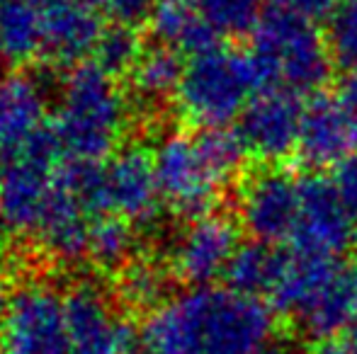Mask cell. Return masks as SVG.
Instances as JSON below:
<instances>
[{"mask_svg":"<svg viewBox=\"0 0 357 354\" xmlns=\"http://www.w3.org/2000/svg\"><path fill=\"white\" fill-rule=\"evenodd\" d=\"M52 134L47 86L27 71L0 78V153L13 161Z\"/></svg>","mask_w":357,"mask_h":354,"instance_id":"4fadbf2b","label":"cell"},{"mask_svg":"<svg viewBox=\"0 0 357 354\" xmlns=\"http://www.w3.org/2000/svg\"><path fill=\"white\" fill-rule=\"evenodd\" d=\"M129 124V104L114 78L98 63H78L59 90L52 127L61 151L78 163L114 153Z\"/></svg>","mask_w":357,"mask_h":354,"instance_id":"7a4b0ae2","label":"cell"},{"mask_svg":"<svg viewBox=\"0 0 357 354\" xmlns=\"http://www.w3.org/2000/svg\"><path fill=\"white\" fill-rule=\"evenodd\" d=\"M0 3H3V0H0Z\"/></svg>","mask_w":357,"mask_h":354,"instance_id":"74e56055","label":"cell"},{"mask_svg":"<svg viewBox=\"0 0 357 354\" xmlns=\"http://www.w3.org/2000/svg\"><path fill=\"white\" fill-rule=\"evenodd\" d=\"M353 243L350 214L333 182L321 175L299 179V221L291 236V250L338 260Z\"/></svg>","mask_w":357,"mask_h":354,"instance_id":"9c48e42d","label":"cell"},{"mask_svg":"<svg viewBox=\"0 0 357 354\" xmlns=\"http://www.w3.org/2000/svg\"><path fill=\"white\" fill-rule=\"evenodd\" d=\"M165 291H168V277L151 260H134L119 272V296L132 308L153 313L165 303Z\"/></svg>","mask_w":357,"mask_h":354,"instance_id":"d4e9b609","label":"cell"},{"mask_svg":"<svg viewBox=\"0 0 357 354\" xmlns=\"http://www.w3.org/2000/svg\"><path fill=\"white\" fill-rule=\"evenodd\" d=\"M144 54L142 39L132 24H117L114 22L109 29H105L95 47V63L109 76H124L132 73L137 66L139 56Z\"/></svg>","mask_w":357,"mask_h":354,"instance_id":"4316f807","label":"cell"},{"mask_svg":"<svg viewBox=\"0 0 357 354\" xmlns=\"http://www.w3.org/2000/svg\"><path fill=\"white\" fill-rule=\"evenodd\" d=\"M284 252L275 250L273 246L260 241H250L238 246L229 267L224 272L226 289L241 293V296H263L270 293L282 269Z\"/></svg>","mask_w":357,"mask_h":354,"instance_id":"7402d4cb","label":"cell"},{"mask_svg":"<svg viewBox=\"0 0 357 354\" xmlns=\"http://www.w3.org/2000/svg\"><path fill=\"white\" fill-rule=\"evenodd\" d=\"M299 158L311 168L340 166L357 153V122L338 97L314 95L304 107L301 119Z\"/></svg>","mask_w":357,"mask_h":354,"instance_id":"2e32d148","label":"cell"},{"mask_svg":"<svg viewBox=\"0 0 357 354\" xmlns=\"http://www.w3.org/2000/svg\"><path fill=\"white\" fill-rule=\"evenodd\" d=\"M153 163L160 194L175 211L190 218L212 214L224 182L207 163L197 136L165 134L153 148Z\"/></svg>","mask_w":357,"mask_h":354,"instance_id":"52a82bcc","label":"cell"},{"mask_svg":"<svg viewBox=\"0 0 357 354\" xmlns=\"http://www.w3.org/2000/svg\"><path fill=\"white\" fill-rule=\"evenodd\" d=\"M263 90L284 88L291 92H316L331 78V49L314 22L284 10L270 8L253 29L250 49Z\"/></svg>","mask_w":357,"mask_h":354,"instance_id":"3957f363","label":"cell"},{"mask_svg":"<svg viewBox=\"0 0 357 354\" xmlns=\"http://www.w3.org/2000/svg\"><path fill=\"white\" fill-rule=\"evenodd\" d=\"M93 214L95 209L75 187L66 168H56L52 197H49L42 223L34 233V243L54 260H78L80 255H85V248H88Z\"/></svg>","mask_w":357,"mask_h":354,"instance_id":"9a60e30c","label":"cell"},{"mask_svg":"<svg viewBox=\"0 0 357 354\" xmlns=\"http://www.w3.org/2000/svg\"><path fill=\"white\" fill-rule=\"evenodd\" d=\"M151 29L163 47L192 58L219 47L221 37L188 0H160L151 13Z\"/></svg>","mask_w":357,"mask_h":354,"instance_id":"d6986e66","label":"cell"},{"mask_svg":"<svg viewBox=\"0 0 357 354\" xmlns=\"http://www.w3.org/2000/svg\"><path fill=\"white\" fill-rule=\"evenodd\" d=\"M160 187L155 175L153 151L127 146L114 151L102 166L105 211L134 223H151L160 209Z\"/></svg>","mask_w":357,"mask_h":354,"instance_id":"7c38bea8","label":"cell"},{"mask_svg":"<svg viewBox=\"0 0 357 354\" xmlns=\"http://www.w3.org/2000/svg\"><path fill=\"white\" fill-rule=\"evenodd\" d=\"M219 34H248L263 17L265 0H188Z\"/></svg>","mask_w":357,"mask_h":354,"instance_id":"484cf974","label":"cell"},{"mask_svg":"<svg viewBox=\"0 0 357 354\" xmlns=\"http://www.w3.org/2000/svg\"><path fill=\"white\" fill-rule=\"evenodd\" d=\"M61 151L56 134L24 156L5 163L0 172V223L20 238H34L54 189V158Z\"/></svg>","mask_w":357,"mask_h":354,"instance_id":"8992f818","label":"cell"},{"mask_svg":"<svg viewBox=\"0 0 357 354\" xmlns=\"http://www.w3.org/2000/svg\"><path fill=\"white\" fill-rule=\"evenodd\" d=\"M304 107L299 95L284 88H268L250 99L238 119V134L248 153L265 163H280L296 151Z\"/></svg>","mask_w":357,"mask_h":354,"instance_id":"8fae6325","label":"cell"},{"mask_svg":"<svg viewBox=\"0 0 357 354\" xmlns=\"http://www.w3.org/2000/svg\"><path fill=\"white\" fill-rule=\"evenodd\" d=\"M245 231L260 243H280L294 236L299 221V179L282 168H265L245 179L238 197Z\"/></svg>","mask_w":357,"mask_h":354,"instance_id":"30bf717a","label":"cell"},{"mask_svg":"<svg viewBox=\"0 0 357 354\" xmlns=\"http://www.w3.org/2000/svg\"><path fill=\"white\" fill-rule=\"evenodd\" d=\"M134 248H137V236H134L132 223L112 214V216H100L93 221L85 255L95 267L105 272H122L134 262Z\"/></svg>","mask_w":357,"mask_h":354,"instance_id":"cb8c5ba5","label":"cell"},{"mask_svg":"<svg viewBox=\"0 0 357 354\" xmlns=\"http://www.w3.org/2000/svg\"><path fill=\"white\" fill-rule=\"evenodd\" d=\"M3 58H5V56H3V51H0V68H3ZM0 78H3V76H0Z\"/></svg>","mask_w":357,"mask_h":354,"instance_id":"8d00e7d4","label":"cell"},{"mask_svg":"<svg viewBox=\"0 0 357 354\" xmlns=\"http://www.w3.org/2000/svg\"><path fill=\"white\" fill-rule=\"evenodd\" d=\"M238 250V228L221 214L192 218L188 228L175 238L170 250V269L180 282L192 289L209 287L226 272L234 252Z\"/></svg>","mask_w":357,"mask_h":354,"instance_id":"5bb4252c","label":"cell"},{"mask_svg":"<svg viewBox=\"0 0 357 354\" xmlns=\"http://www.w3.org/2000/svg\"><path fill=\"white\" fill-rule=\"evenodd\" d=\"M275 332L260 298L197 287L155 308L142 330L151 354H258Z\"/></svg>","mask_w":357,"mask_h":354,"instance_id":"6da1fadb","label":"cell"},{"mask_svg":"<svg viewBox=\"0 0 357 354\" xmlns=\"http://www.w3.org/2000/svg\"><path fill=\"white\" fill-rule=\"evenodd\" d=\"M258 88L263 83L250 51L216 47L185 66L175 99L188 122L202 129H226L241 119Z\"/></svg>","mask_w":357,"mask_h":354,"instance_id":"277c9868","label":"cell"},{"mask_svg":"<svg viewBox=\"0 0 357 354\" xmlns=\"http://www.w3.org/2000/svg\"><path fill=\"white\" fill-rule=\"evenodd\" d=\"M343 272L335 257L309 255V252H287L273 291L268 293L275 311L296 318L335 282Z\"/></svg>","mask_w":357,"mask_h":354,"instance_id":"ac0fdd59","label":"cell"},{"mask_svg":"<svg viewBox=\"0 0 357 354\" xmlns=\"http://www.w3.org/2000/svg\"><path fill=\"white\" fill-rule=\"evenodd\" d=\"M350 246H353V252L357 255V223L353 226V243H350Z\"/></svg>","mask_w":357,"mask_h":354,"instance_id":"d590c367","label":"cell"},{"mask_svg":"<svg viewBox=\"0 0 357 354\" xmlns=\"http://www.w3.org/2000/svg\"><path fill=\"white\" fill-rule=\"evenodd\" d=\"M326 42L338 66L348 71L357 68V0H345L331 13Z\"/></svg>","mask_w":357,"mask_h":354,"instance_id":"f1b7e54d","label":"cell"},{"mask_svg":"<svg viewBox=\"0 0 357 354\" xmlns=\"http://www.w3.org/2000/svg\"><path fill=\"white\" fill-rule=\"evenodd\" d=\"M258 354H301V352L296 350V347H289V345H268Z\"/></svg>","mask_w":357,"mask_h":354,"instance_id":"e575fe53","label":"cell"},{"mask_svg":"<svg viewBox=\"0 0 357 354\" xmlns=\"http://www.w3.org/2000/svg\"><path fill=\"white\" fill-rule=\"evenodd\" d=\"M183 76L185 66L180 61V54L163 47V44L144 49L137 66L129 73L132 90L142 104H160L165 99L175 97L180 83H183Z\"/></svg>","mask_w":357,"mask_h":354,"instance_id":"603a6c76","label":"cell"},{"mask_svg":"<svg viewBox=\"0 0 357 354\" xmlns=\"http://www.w3.org/2000/svg\"><path fill=\"white\" fill-rule=\"evenodd\" d=\"M331 182H333L335 192H338L340 202L348 209L350 216H357V153L345 158L340 166H335Z\"/></svg>","mask_w":357,"mask_h":354,"instance_id":"4dcf8cb0","label":"cell"},{"mask_svg":"<svg viewBox=\"0 0 357 354\" xmlns=\"http://www.w3.org/2000/svg\"><path fill=\"white\" fill-rule=\"evenodd\" d=\"M102 19L88 0H44V54L59 66H78L95 54Z\"/></svg>","mask_w":357,"mask_h":354,"instance_id":"e0dca14e","label":"cell"},{"mask_svg":"<svg viewBox=\"0 0 357 354\" xmlns=\"http://www.w3.org/2000/svg\"><path fill=\"white\" fill-rule=\"evenodd\" d=\"M0 354H68L66 296L42 282L15 289L0 306Z\"/></svg>","mask_w":357,"mask_h":354,"instance_id":"5b68a950","label":"cell"},{"mask_svg":"<svg viewBox=\"0 0 357 354\" xmlns=\"http://www.w3.org/2000/svg\"><path fill=\"white\" fill-rule=\"evenodd\" d=\"M343 3H345V0H343Z\"/></svg>","mask_w":357,"mask_h":354,"instance_id":"f35d334b","label":"cell"},{"mask_svg":"<svg viewBox=\"0 0 357 354\" xmlns=\"http://www.w3.org/2000/svg\"><path fill=\"white\" fill-rule=\"evenodd\" d=\"M197 143L202 148L204 158L212 166L216 177L226 184V179H231L243 166V158L248 153L243 138L238 131L226 129H204L202 134H197Z\"/></svg>","mask_w":357,"mask_h":354,"instance_id":"83f0119b","label":"cell"},{"mask_svg":"<svg viewBox=\"0 0 357 354\" xmlns=\"http://www.w3.org/2000/svg\"><path fill=\"white\" fill-rule=\"evenodd\" d=\"M0 51L5 58L27 63L44 54V0L0 3Z\"/></svg>","mask_w":357,"mask_h":354,"instance_id":"44dd1931","label":"cell"},{"mask_svg":"<svg viewBox=\"0 0 357 354\" xmlns=\"http://www.w3.org/2000/svg\"><path fill=\"white\" fill-rule=\"evenodd\" d=\"M357 272H343L335 277V282L296 318V325L304 335L326 342L331 337H338L340 332H348L357 316Z\"/></svg>","mask_w":357,"mask_h":354,"instance_id":"ffe728a7","label":"cell"},{"mask_svg":"<svg viewBox=\"0 0 357 354\" xmlns=\"http://www.w3.org/2000/svg\"><path fill=\"white\" fill-rule=\"evenodd\" d=\"M98 13H107L117 24H137L139 19L151 17V0H88Z\"/></svg>","mask_w":357,"mask_h":354,"instance_id":"f546056e","label":"cell"},{"mask_svg":"<svg viewBox=\"0 0 357 354\" xmlns=\"http://www.w3.org/2000/svg\"><path fill=\"white\" fill-rule=\"evenodd\" d=\"M338 102L348 109V114L357 122V68L345 73L338 86Z\"/></svg>","mask_w":357,"mask_h":354,"instance_id":"d6a6232c","label":"cell"},{"mask_svg":"<svg viewBox=\"0 0 357 354\" xmlns=\"http://www.w3.org/2000/svg\"><path fill=\"white\" fill-rule=\"evenodd\" d=\"M331 5H333V0H273V8L304 17L309 22L326 17L331 13Z\"/></svg>","mask_w":357,"mask_h":354,"instance_id":"1f68e13d","label":"cell"},{"mask_svg":"<svg viewBox=\"0 0 357 354\" xmlns=\"http://www.w3.org/2000/svg\"><path fill=\"white\" fill-rule=\"evenodd\" d=\"M68 354H137L142 337L95 284L66 293Z\"/></svg>","mask_w":357,"mask_h":354,"instance_id":"ba28073f","label":"cell"},{"mask_svg":"<svg viewBox=\"0 0 357 354\" xmlns=\"http://www.w3.org/2000/svg\"><path fill=\"white\" fill-rule=\"evenodd\" d=\"M316 354H357V340L350 335L331 337L316 347Z\"/></svg>","mask_w":357,"mask_h":354,"instance_id":"836d02e7","label":"cell"}]
</instances>
